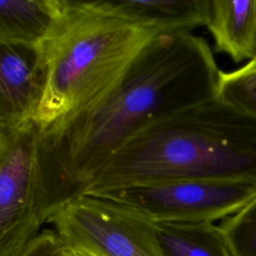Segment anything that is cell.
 Wrapping results in <instances>:
<instances>
[{
	"instance_id": "obj_12",
	"label": "cell",
	"mask_w": 256,
	"mask_h": 256,
	"mask_svg": "<svg viewBox=\"0 0 256 256\" xmlns=\"http://www.w3.org/2000/svg\"><path fill=\"white\" fill-rule=\"evenodd\" d=\"M215 98L237 110L256 116V55L237 70H220Z\"/></svg>"
},
{
	"instance_id": "obj_3",
	"label": "cell",
	"mask_w": 256,
	"mask_h": 256,
	"mask_svg": "<svg viewBox=\"0 0 256 256\" xmlns=\"http://www.w3.org/2000/svg\"><path fill=\"white\" fill-rule=\"evenodd\" d=\"M159 33L72 0L63 31L46 43L47 82L34 116L38 130L86 107L110 90Z\"/></svg>"
},
{
	"instance_id": "obj_10",
	"label": "cell",
	"mask_w": 256,
	"mask_h": 256,
	"mask_svg": "<svg viewBox=\"0 0 256 256\" xmlns=\"http://www.w3.org/2000/svg\"><path fill=\"white\" fill-rule=\"evenodd\" d=\"M206 27L216 52L236 63L256 55V0H211Z\"/></svg>"
},
{
	"instance_id": "obj_15",
	"label": "cell",
	"mask_w": 256,
	"mask_h": 256,
	"mask_svg": "<svg viewBox=\"0 0 256 256\" xmlns=\"http://www.w3.org/2000/svg\"><path fill=\"white\" fill-rule=\"evenodd\" d=\"M65 256H92L86 252H83V251H80V250H77V249H73V248H70L68 246V250L65 254Z\"/></svg>"
},
{
	"instance_id": "obj_9",
	"label": "cell",
	"mask_w": 256,
	"mask_h": 256,
	"mask_svg": "<svg viewBox=\"0 0 256 256\" xmlns=\"http://www.w3.org/2000/svg\"><path fill=\"white\" fill-rule=\"evenodd\" d=\"M72 0H0V42L41 48L66 27Z\"/></svg>"
},
{
	"instance_id": "obj_11",
	"label": "cell",
	"mask_w": 256,
	"mask_h": 256,
	"mask_svg": "<svg viewBox=\"0 0 256 256\" xmlns=\"http://www.w3.org/2000/svg\"><path fill=\"white\" fill-rule=\"evenodd\" d=\"M153 227L164 256H233L222 229L213 222H159Z\"/></svg>"
},
{
	"instance_id": "obj_5",
	"label": "cell",
	"mask_w": 256,
	"mask_h": 256,
	"mask_svg": "<svg viewBox=\"0 0 256 256\" xmlns=\"http://www.w3.org/2000/svg\"><path fill=\"white\" fill-rule=\"evenodd\" d=\"M48 222L70 248L92 256H164L152 222L96 197L69 201Z\"/></svg>"
},
{
	"instance_id": "obj_8",
	"label": "cell",
	"mask_w": 256,
	"mask_h": 256,
	"mask_svg": "<svg viewBox=\"0 0 256 256\" xmlns=\"http://www.w3.org/2000/svg\"><path fill=\"white\" fill-rule=\"evenodd\" d=\"M89 5L102 13L158 33L191 32L206 26L211 0H94Z\"/></svg>"
},
{
	"instance_id": "obj_6",
	"label": "cell",
	"mask_w": 256,
	"mask_h": 256,
	"mask_svg": "<svg viewBox=\"0 0 256 256\" xmlns=\"http://www.w3.org/2000/svg\"><path fill=\"white\" fill-rule=\"evenodd\" d=\"M34 121L0 131V256H21L43 225L36 196Z\"/></svg>"
},
{
	"instance_id": "obj_13",
	"label": "cell",
	"mask_w": 256,
	"mask_h": 256,
	"mask_svg": "<svg viewBox=\"0 0 256 256\" xmlns=\"http://www.w3.org/2000/svg\"><path fill=\"white\" fill-rule=\"evenodd\" d=\"M219 226L233 256H256V196Z\"/></svg>"
},
{
	"instance_id": "obj_4",
	"label": "cell",
	"mask_w": 256,
	"mask_h": 256,
	"mask_svg": "<svg viewBox=\"0 0 256 256\" xmlns=\"http://www.w3.org/2000/svg\"><path fill=\"white\" fill-rule=\"evenodd\" d=\"M113 203L153 223L225 219L256 196V181L173 179L134 183L84 194Z\"/></svg>"
},
{
	"instance_id": "obj_7",
	"label": "cell",
	"mask_w": 256,
	"mask_h": 256,
	"mask_svg": "<svg viewBox=\"0 0 256 256\" xmlns=\"http://www.w3.org/2000/svg\"><path fill=\"white\" fill-rule=\"evenodd\" d=\"M47 82L41 48L0 42V131L32 122Z\"/></svg>"
},
{
	"instance_id": "obj_1",
	"label": "cell",
	"mask_w": 256,
	"mask_h": 256,
	"mask_svg": "<svg viewBox=\"0 0 256 256\" xmlns=\"http://www.w3.org/2000/svg\"><path fill=\"white\" fill-rule=\"evenodd\" d=\"M220 70L205 38L159 33L120 80L81 110L38 130L36 196L44 223L148 126L216 96Z\"/></svg>"
},
{
	"instance_id": "obj_14",
	"label": "cell",
	"mask_w": 256,
	"mask_h": 256,
	"mask_svg": "<svg viewBox=\"0 0 256 256\" xmlns=\"http://www.w3.org/2000/svg\"><path fill=\"white\" fill-rule=\"evenodd\" d=\"M68 245L55 230L44 229L27 245L21 256H65Z\"/></svg>"
},
{
	"instance_id": "obj_2",
	"label": "cell",
	"mask_w": 256,
	"mask_h": 256,
	"mask_svg": "<svg viewBox=\"0 0 256 256\" xmlns=\"http://www.w3.org/2000/svg\"><path fill=\"white\" fill-rule=\"evenodd\" d=\"M173 179L256 181V116L216 98L183 109L124 143L84 194Z\"/></svg>"
}]
</instances>
